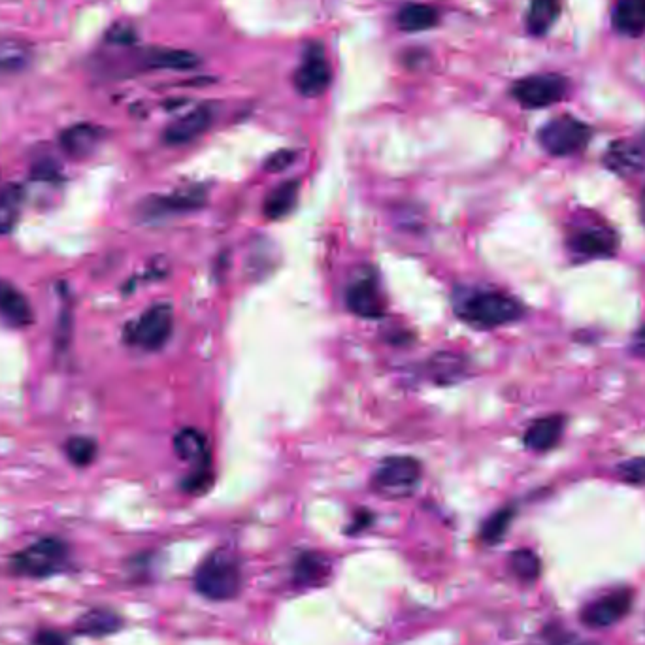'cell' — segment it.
Masks as SVG:
<instances>
[{
  "label": "cell",
  "instance_id": "6da1fadb",
  "mask_svg": "<svg viewBox=\"0 0 645 645\" xmlns=\"http://www.w3.org/2000/svg\"><path fill=\"white\" fill-rule=\"evenodd\" d=\"M195 589L215 602L234 598L242 589V568L238 559L227 549H217L208 555L195 572Z\"/></svg>",
  "mask_w": 645,
  "mask_h": 645
},
{
  "label": "cell",
  "instance_id": "7a4b0ae2",
  "mask_svg": "<svg viewBox=\"0 0 645 645\" xmlns=\"http://www.w3.org/2000/svg\"><path fill=\"white\" fill-rule=\"evenodd\" d=\"M459 314L464 321L476 327L495 329L521 319L525 314V308L515 298L504 293L481 291L464 300Z\"/></svg>",
  "mask_w": 645,
  "mask_h": 645
},
{
  "label": "cell",
  "instance_id": "3957f363",
  "mask_svg": "<svg viewBox=\"0 0 645 645\" xmlns=\"http://www.w3.org/2000/svg\"><path fill=\"white\" fill-rule=\"evenodd\" d=\"M568 248L579 259H608L619 248V238L606 221L581 217L568 231Z\"/></svg>",
  "mask_w": 645,
  "mask_h": 645
},
{
  "label": "cell",
  "instance_id": "277c9868",
  "mask_svg": "<svg viewBox=\"0 0 645 645\" xmlns=\"http://www.w3.org/2000/svg\"><path fill=\"white\" fill-rule=\"evenodd\" d=\"M593 129L574 116H559L540 129L538 142L553 157H570L589 146Z\"/></svg>",
  "mask_w": 645,
  "mask_h": 645
},
{
  "label": "cell",
  "instance_id": "5b68a950",
  "mask_svg": "<svg viewBox=\"0 0 645 645\" xmlns=\"http://www.w3.org/2000/svg\"><path fill=\"white\" fill-rule=\"evenodd\" d=\"M67 561V544L57 538H44L16 553L12 557V568L19 576L48 578L63 570Z\"/></svg>",
  "mask_w": 645,
  "mask_h": 645
},
{
  "label": "cell",
  "instance_id": "8992f818",
  "mask_svg": "<svg viewBox=\"0 0 645 645\" xmlns=\"http://www.w3.org/2000/svg\"><path fill=\"white\" fill-rule=\"evenodd\" d=\"M423 468L414 457H389L378 466L372 478V489L385 498H406L414 495Z\"/></svg>",
  "mask_w": 645,
  "mask_h": 645
},
{
  "label": "cell",
  "instance_id": "52a82bcc",
  "mask_svg": "<svg viewBox=\"0 0 645 645\" xmlns=\"http://www.w3.org/2000/svg\"><path fill=\"white\" fill-rule=\"evenodd\" d=\"M172 331H174L172 306L155 304L127 327L125 340L134 348L159 351L165 348L166 342L172 336Z\"/></svg>",
  "mask_w": 645,
  "mask_h": 645
},
{
  "label": "cell",
  "instance_id": "ba28073f",
  "mask_svg": "<svg viewBox=\"0 0 645 645\" xmlns=\"http://www.w3.org/2000/svg\"><path fill=\"white\" fill-rule=\"evenodd\" d=\"M568 80L563 74L547 72V74H532L519 82L513 83L512 95L523 108L540 110L549 108L566 97Z\"/></svg>",
  "mask_w": 645,
  "mask_h": 645
},
{
  "label": "cell",
  "instance_id": "9c48e42d",
  "mask_svg": "<svg viewBox=\"0 0 645 645\" xmlns=\"http://www.w3.org/2000/svg\"><path fill=\"white\" fill-rule=\"evenodd\" d=\"M331 82L332 70L329 61L325 59L319 46H312L310 50H306V57L293 76L298 93L302 97L315 99L329 89Z\"/></svg>",
  "mask_w": 645,
  "mask_h": 645
},
{
  "label": "cell",
  "instance_id": "30bf717a",
  "mask_svg": "<svg viewBox=\"0 0 645 645\" xmlns=\"http://www.w3.org/2000/svg\"><path fill=\"white\" fill-rule=\"evenodd\" d=\"M632 608V593L629 589H619L608 595L596 598L583 612L581 621L589 629H608L621 621Z\"/></svg>",
  "mask_w": 645,
  "mask_h": 645
},
{
  "label": "cell",
  "instance_id": "8fae6325",
  "mask_svg": "<svg viewBox=\"0 0 645 645\" xmlns=\"http://www.w3.org/2000/svg\"><path fill=\"white\" fill-rule=\"evenodd\" d=\"M348 308L364 319H378L385 312V302L374 278H361L351 283L346 293Z\"/></svg>",
  "mask_w": 645,
  "mask_h": 645
},
{
  "label": "cell",
  "instance_id": "7c38bea8",
  "mask_svg": "<svg viewBox=\"0 0 645 645\" xmlns=\"http://www.w3.org/2000/svg\"><path fill=\"white\" fill-rule=\"evenodd\" d=\"M214 112L210 106H199L187 116L180 117L172 125H168L165 131V142L170 146H182L187 142H193L200 134L206 133L212 125Z\"/></svg>",
  "mask_w": 645,
  "mask_h": 645
},
{
  "label": "cell",
  "instance_id": "4fadbf2b",
  "mask_svg": "<svg viewBox=\"0 0 645 645\" xmlns=\"http://www.w3.org/2000/svg\"><path fill=\"white\" fill-rule=\"evenodd\" d=\"M604 166L617 176L638 174L640 170H644V151L629 140H617L604 153Z\"/></svg>",
  "mask_w": 645,
  "mask_h": 645
},
{
  "label": "cell",
  "instance_id": "5bb4252c",
  "mask_svg": "<svg viewBox=\"0 0 645 645\" xmlns=\"http://www.w3.org/2000/svg\"><path fill=\"white\" fill-rule=\"evenodd\" d=\"M0 317L14 327H27L34 319L31 302L16 285L4 280H0Z\"/></svg>",
  "mask_w": 645,
  "mask_h": 645
},
{
  "label": "cell",
  "instance_id": "9a60e30c",
  "mask_svg": "<svg viewBox=\"0 0 645 645\" xmlns=\"http://www.w3.org/2000/svg\"><path fill=\"white\" fill-rule=\"evenodd\" d=\"M566 419L563 415H547L534 421L525 434V446L532 451H549L563 438Z\"/></svg>",
  "mask_w": 645,
  "mask_h": 645
},
{
  "label": "cell",
  "instance_id": "2e32d148",
  "mask_svg": "<svg viewBox=\"0 0 645 645\" xmlns=\"http://www.w3.org/2000/svg\"><path fill=\"white\" fill-rule=\"evenodd\" d=\"M100 140H102V131L99 127L89 125V123H80V125H74L67 131H63L61 148L74 159H85L99 148Z\"/></svg>",
  "mask_w": 645,
  "mask_h": 645
},
{
  "label": "cell",
  "instance_id": "e0dca14e",
  "mask_svg": "<svg viewBox=\"0 0 645 645\" xmlns=\"http://www.w3.org/2000/svg\"><path fill=\"white\" fill-rule=\"evenodd\" d=\"M613 27L630 38L645 34V0H617L613 8Z\"/></svg>",
  "mask_w": 645,
  "mask_h": 645
},
{
  "label": "cell",
  "instance_id": "ac0fdd59",
  "mask_svg": "<svg viewBox=\"0 0 645 645\" xmlns=\"http://www.w3.org/2000/svg\"><path fill=\"white\" fill-rule=\"evenodd\" d=\"M202 204H204L202 191L191 187V189L176 191L166 197L148 200L146 208H148V215L183 214V212H191V210L199 208Z\"/></svg>",
  "mask_w": 645,
  "mask_h": 645
},
{
  "label": "cell",
  "instance_id": "d6986e66",
  "mask_svg": "<svg viewBox=\"0 0 645 645\" xmlns=\"http://www.w3.org/2000/svg\"><path fill=\"white\" fill-rule=\"evenodd\" d=\"M332 564L321 553H304L295 563L293 578L298 587H317L331 576Z\"/></svg>",
  "mask_w": 645,
  "mask_h": 645
},
{
  "label": "cell",
  "instance_id": "ffe728a7",
  "mask_svg": "<svg viewBox=\"0 0 645 645\" xmlns=\"http://www.w3.org/2000/svg\"><path fill=\"white\" fill-rule=\"evenodd\" d=\"M123 627V619L116 612L108 608H95L89 612L83 613L82 617L76 623V632L83 636H93V638H102L116 634L117 630Z\"/></svg>",
  "mask_w": 645,
  "mask_h": 645
},
{
  "label": "cell",
  "instance_id": "44dd1931",
  "mask_svg": "<svg viewBox=\"0 0 645 645\" xmlns=\"http://www.w3.org/2000/svg\"><path fill=\"white\" fill-rule=\"evenodd\" d=\"M398 27L406 33H423L438 25L440 16L436 8L421 2H410L400 8L397 16Z\"/></svg>",
  "mask_w": 645,
  "mask_h": 645
},
{
  "label": "cell",
  "instance_id": "7402d4cb",
  "mask_svg": "<svg viewBox=\"0 0 645 645\" xmlns=\"http://www.w3.org/2000/svg\"><path fill=\"white\" fill-rule=\"evenodd\" d=\"M563 0H530L527 29L532 36H544L561 16Z\"/></svg>",
  "mask_w": 645,
  "mask_h": 645
},
{
  "label": "cell",
  "instance_id": "603a6c76",
  "mask_svg": "<svg viewBox=\"0 0 645 645\" xmlns=\"http://www.w3.org/2000/svg\"><path fill=\"white\" fill-rule=\"evenodd\" d=\"M25 191L17 183L0 187V236L8 234L16 227L17 219L23 210Z\"/></svg>",
  "mask_w": 645,
  "mask_h": 645
},
{
  "label": "cell",
  "instance_id": "cb8c5ba5",
  "mask_svg": "<svg viewBox=\"0 0 645 645\" xmlns=\"http://www.w3.org/2000/svg\"><path fill=\"white\" fill-rule=\"evenodd\" d=\"M300 183L297 180L278 185L265 200V215L268 219H282L289 214L298 200Z\"/></svg>",
  "mask_w": 645,
  "mask_h": 645
},
{
  "label": "cell",
  "instance_id": "d4e9b609",
  "mask_svg": "<svg viewBox=\"0 0 645 645\" xmlns=\"http://www.w3.org/2000/svg\"><path fill=\"white\" fill-rule=\"evenodd\" d=\"M144 63L149 68H172V70H191L200 65V59L191 53L183 50H151L144 57Z\"/></svg>",
  "mask_w": 645,
  "mask_h": 645
},
{
  "label": "cell",
  "instance_id": "484cf974",
  "mask_svg": "<svg viewBox=\"0 0 645 645\" xmlns=\"http://www.w3.org/2000/svg\"><path fill=\"white\" fill-rule=\"evenodd\" d=\"M174 451L182 461L202 463L208 459L206 440L197 429H183L174 438Z\"/></svg>",
  "mask_w": 645,
  "mask_h": 645
},
{
  "label": "cell",
  "instance_id": "4316f807",
  "mask_svg": "<svg viewBox=\"0 0 645 645\" xmlns=\"http://www.w3.org/2000/svg\"><path fill=\"white\" fill-rule=\"evenodd\" d=\"M31 63V50L17 40H2L0 42V76L16 74Z\"/></svg>",
  "mask_w": 645,
  "mask_h": 645
},
{
  "label": "cell",
  "instance_id": "83f0119b",
  "mask_svg": "<svg viewBox=\"0 0 645 645\" xmlns=\"http://www.w3.org/2000/svg\"><path fill=\"white\" fill-rule=\"evenodd\" d=\"M510 568L515 578L521 579L523 583H532L540 578L542 563L534 551L517 549L510 555Z\"/></svg>",
  "mask_w": 645,
  "mask_h": 645
},
{
  "label": "cell",
  "instance_id": "f1b7e54d",
  "mask_svg": "<svg viewBox=\"0 0 645 645\" xmlns=\"http://www.w3.org/2000/svg\"><path fill=\"white\" fill-rule=\"evenodd\" d=\"M513 515H515L513 508H502L497 513H493L481 527V540L491 546L498 544L510 529Z\"/></svg>",
  "mask_w": 645,
  "mask_h": 645
},
{
  "label": "cell",
  "instance_id": "f546056e",
  "mask_svg": "<svg viewBox=\"0 0 645 645\" xmlns=\"http://www.w3.org/2000/svg\"><path fill=\"white\" fill-rule=\"evenodd\" d=\"M67 457L70 463L76 466H87L93 463L97 457V444L91 438L76 436L67 442Z\"/></svg>",
  "mask_w": 645,
  "mask_h": 645
},
{
  "label": "cell",
  "instance_id": "4dcf8cb0",
  "mask_svg": "<svg viewBox=\"0 0 645 645\" xmlns=\"http://www.w3.org/2000/svg\"><path fill=\"white\" fill-rule=\"evenodd\" d=\"M434 368L432 372L436 374V380L438 381H455L461 378L463 374L464 366L461 363V357H455V355H438L434 359Z\"/></svg>",
  "mask_w": 645,
  "mask_h": 645
},
{
  "label": "cell",
  "instance_id": "1f68e13d",
  "mask_svg": "<svg viewBox=\"0 0 645 645\" xmlns=\"http://www.w3.org/2000/svg\"><path fill=\"white\" fill-rule=\"evenodd\" d=\"M619 480L634 485V487H645V457L629 459L617 466Z\"/></svg>",
  "mask_w": 645,
  "mask_h": 645
},
{
  "label": "cell",
  "instance_id": "d6a6232c",
  "mask_svg": "<svg viewBox=\"0 0 645 645\" xmlns=\"http://www.w3.org/2000/svg\"><path fill=\"white\" fill-rule=\"evenodd\" d=\"M544 638H546L547 645H587L583 644L578 636L570 634L568 630L561 629L559 625L547 627L544 630Z\"/></svg>",
  "mask_w": 645,
  "mask_h": 645
},
{
  "label": "cell",
  "instance_id": "836d02e7",
  "mask_svg": "<svg viewBox=\"0 0 645 645\" xmlns=\"http://www.w3.org/2000/svg\"><path fill=\"white\" fill-rule=\"evenodd\" d=\"M295 157H297V153H295V151H291V149H282V151H278V153H274V155H270V157H268L265 168L268 172H280L283 168H287V166L291 165V163L295 161Z\"/></svg>",
  "mask_w": 645,
  "mask_h": 645
},
{
  "label": "cell",
  "instance_id": "e575fe53",
  "mask_svg": "<svg viewBox=\"0 0 645 645\" xmlns=\"http://www.w3.org/2000/svg\"><path fill=\"white\" fill-rule=\"evenodd\" d=\"M108 40H110L112 44L129 46V44H134V42H136V33H134L133 27H129V25H116V27H112V29H110Z\"/></svg>",
  "mask_w": 645,
  "mask_h": 645
},
{
  "label": "cell",
  "instance_id": "d590c367",
  "mask_svg": "<svg viewBox=\"0 0 645 645\" xmlns=\"http://www.w3.org/2000/svg\"><path fill=\"white\" fill-rule=\"evenodd\" d=\"M34 645H70V644H68L67 636H63L61 632H55V630H42V632H38V636L34 638Z\"/></svg>",
  "mask_w": 645,
  "mask_h": 645
},
{
  "label": "cell",
  "instance_id": "8d00e7d4",
  "mask_svg": "<svg viewBox=\"0 0 645 645\" xmlns=\"http://www.w3.org/2000/svg\"><path fill=\"white\" fill-rule=\"evenodd\" d=\"M632 351L636 355H642L645 357V325L640 329V331L634 334V340H632Z\"/></svg>",
  "mask_w": 645,
  "mask_h": 645
},
{
  "label": "cell",
  "instance_id": "74e56055",
  "mask_svg": "<svg viewBox=\"0 0 645 645\" xmlns=\"http://www.w3.org/2000/svg\"><path fill=\"white\" fill-rule=\"evenodd\" d=\"M640 215H642V221H644L645 225V191L644 195H642V202H640Z\"/></svg>",
  "mask_w": 645,
  "mask_h": 645
}]
</instances>
